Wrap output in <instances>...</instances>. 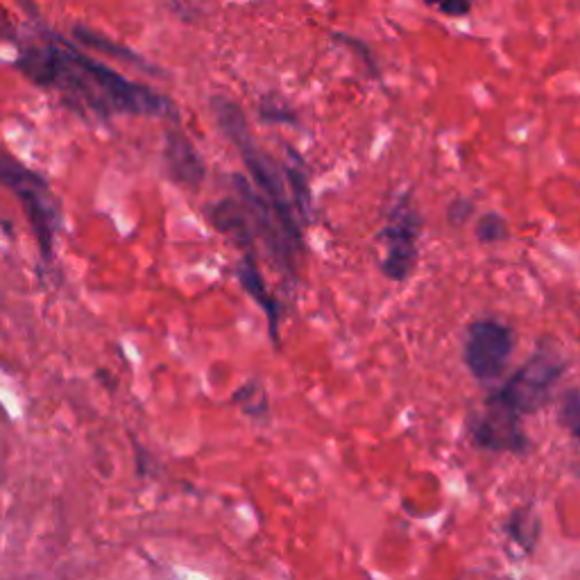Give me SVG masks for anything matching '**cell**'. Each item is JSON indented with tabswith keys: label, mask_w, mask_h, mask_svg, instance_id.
I'll return each instance as SVG.
<instances>
[{
	"label": "cell",
	"mask_w": 580,
	"mask_h": 580,
	"mask_svg": "<svg viewBox=\"0 0 580 580\" xmlns=\"http://www.w3.org/2000/svg\"><path fill=\"white\" fill-rule=\"evenodd\" d=\"M71 34H73V41H78V44L87 46L91 50H98V53H105V55L123 59V62H130L134 66H139V68H143V71H157V68L152 66L148 59H143L139 53H134L132 48L118 44V41H114L112 37H105V34H100L98 30L89 28V25L73 23Z\"/></svg>",
	"instance_id": "12"
},
{
	"label": "cell",
	"mask_w": 580,
	"mask_h": 580,
	"mask_svg": "<svg viewBox=\"0 0 580 580\" xmlns=\"http://www.w3.org/2000/svg\"><path fill=\"white\" fill-rule=\"evenodd\" d=\"M562 372H565V363L556 349L540 347L513 377L492 392V397L519 415L537 413L551 399V390Z\"/></svg>",
	"instance_id": "6"
},
{
	"label": "cell",
	"mask_w": 580,
	"mask_h": 580,
	"mask_svg": "<svg viewBox=\"0 0 580 580\" xmlns=\"http://www.w3.org/2000/svg\"><path fill=\"white\" fill-rule=\"evenodd\" d=\"M232 402L241 408V411L257 422L270 420V399L266 388L259 381H245L234 390Z\"/></svg>",
	"instance_id": "13"
},
{
	"label": "cell",
	"mask_w": 580,
	"mask_h": 580,
	"mask_svg": "<svg viewBox=\"0 0 580 580\" xmlns=\"http://www.w3.org/2000/svg\"><path fill=\"white\" fill-rule=\"evenodd\" d=\"M236 279L247 295L252 297L254 304L261 306L263 315L268 320L270 340L279 347V327L284 318V304H281L272 290H268L266 279L259 268V254H241V261L236 266Z\"/></svg>",
	"instance_id": "10"
},
{
	"label": "cell",
	"mask_w": 580,
	"mask_h": 580,
	"mask_svg": "<svg viewBox=\"0 0 580 580\" xmlns=\"http://www.w3.org/2000/svg\"><path fill=\"white\" fill-rule=\"evenodd\" d=\"M472 213H474V204H472V200H467V198L451 200L449 207H447V218H449L451 225H465L467 220L472 218Z\"/></svg>",
	"instance_id": "19"
},
{
	"label": "cell",
	"mask_w": 580,
	"mask_h": 580,
	"mask_svg": "<svg viewBox=\"0 0 580 580\" xmlns=\"http://www.w3.org/2000/svg\"><path fill=\"white\" fill-rule=\"evenodd\" d=\"M281 166H284L286 184H288L290 198H293L297 216H300L302 225L306 227L311 223V213H313L309 168H306V161L297 155L293 148H286V161Z\"/></svg>",
	"instance_id": "11"
},
{
	"label": "cell",
	"mask_w": 580,
	"mask_h": 580,
	"mask_svg": "<svg viewBox=\"0 0 580 580\" xmlns=\"http://www.w3.org/2000/svg\"><path fill=\"white\" fill-rule=\"evenodd\" d=\"M166 175L184 189L198 191L207 179V164L182 127L170 123L164 132Z\"/></svg>",
	"instance_id": "9"
},
{
	"label": "cell",
	"mask_w": 580,
	"mask_h": 580,
	"mask_svg": "<svg viewBox=\"0 0 580 580\" xmlns=\"http://www.w3.org/2000/svg\"><path fill=\"white\" fill-rule=\"evenodd\" d=\"M467 433L476 447L494 454H524L528 449L522 415L492 395L485 399L481 411L469 417Z\"/></svg>",
	"instance_id": "8"
},
{
	"label": "cell",
	"mask_w": 580,
	"mask_h": 580,
	"mask_svg": "<svg viewBox=\"0 0 580 580\" xmlns=\"http://www.w3.org/2000/svg\"><path fill=\"white\" fill-rule=\"evenodd\" d=\"M0 177H3L5 189H10L14 198L21 202L34 241H37L39 247L41 263L50 266L55 261L57 232L59 225H62V202L57 200L53 186L48 184L44 175L34 173L32 168L10 155L3 157Z\"/></svg>",
	"instance_id": "3"
},
{
	"label": "cell",
	"mask_w": 580,
	"mask_h": 580,
	"mask_svg": "<svg viewBox=\"0 0 580 580\" xmlns=\"http://www.w3.org/2000/svg\"><path fill=\"white\" fill-rule=\"evenodd\" d=\"M334 41H338V44H343L347 48H352L354 53L363 59L365 66H368L370 75H377L379 73L377 59L372 57V50L368 48V44H365V41H361L358 37H352V34H343V32H334Z\"/></svg>",
	"instance_id": "18"
},
{
	"label": "cell",
	"mask_w": 580,
	"mask_h": 580,
	"mask_svg": "<svg viewBox=\"0 0 580 580\" xmlns=\"http://www.w3.org/2000/svg\"><path fill=\"white\" fill-rule=\"evenodd\" d=\"M209 105L220 132L227 136L229 143H232L238 155H241L243 166L247 170V179H250L254 189L272 204V209L277 211L288 238L304 252L306 250L304 225L300 216H297L293 198H290L284 166H279L268 152H263L259 148V143L250 130V123H247V116L238 102L218 93V96H211Z\"/></svg>",
	"instance_id": "2"
},
{
	"label": "cell",
	"mask_w": 580,
	"mask_h": 580,
	"mask_svg": "<svg viewBox=\"0 0 580 580\" xmlns=\"http://www.w3.org/2000/svg\"><path fill=\"white\" fill-rule=\"evenodd\" d=\"M506 531L510 535V540L517 542L524 551H531L537 542V535H540V519H537L531 510L519 508L508 517Z\"/></svg>",
	"instance_id": "14"
},
{
	"label": "cell",
	"mask_w": 580,
	"mask_h": 580,
	"mask_svg": "<svg viewBox=\"0 0 580 580\" xmlns=\"http://www.w3.org/2000/svg\"><path fill=\"white\" fill-rule=\"evenodd\" d=\"M515 352V331L499 320H474L465 331L463 361L476 381H497Z\"/></svg>",
	"instance_id": "7"
},
{
	"label": "cell",
	"mask_w": 580,
	"mask_h": 580,
	"mask_svg": "<svg viewBox=\"0 0 580 580\" xmlns=\"http://www.w3.org/2000/svg\"><path fill=\"white\" fill-rule=\"evenodd\" d=\"M257 114L263 123L270 125H300V118H297V112L288 102L279 100L277 96H263L259 100Z\"/></svg>",
	"instance_id": "15"
},
{
	"label": "cell",
	"mask_w": 580,
	"mask_h": 580,
	"mask_svg": "<svg viewBox=\"0 0 580 580\" xmlns=\"http://www.w3.org/2000/svg\"><path fill=\"white\" fill-rule=\"evenodd\" d=\"M476 238L481 243H499L508 238V223L506 218L499 216V213H483V216L476 220Z\"/></svg>",
	"instance_id": "16"
},
{
	"label": "cell",
	"mask_w": 580,
	"mask_h": 580,
	"mask_svg": "<svg viewBox=\"0 0 580 580\" xmlns=\"http://www.w3.org/2000/svg\"><path fill=\"white\" fill-rule=\"evenodd\" d=\"M560 420L571 431V435H576L580 440V392H567L565 399H562Z\"/></svg>",
	"instance_id": "17"
},
{
	"label": "cell",
	"mask_w": 580,
	"mask_h": 580,
	"mask_svg": "<svg viewBox=\"0 0 580 580\" xmlns=\"http://www.w3.org/2000/svg\"><path fill=\"white\" fill-rule=\"evenodd\" d=\"M435 10L440 14L449 16V19H460V16H467L472 12V5L469 3H438L435 5Z\"/></svg>",
	"instance_id": "20"
},
{
	"label": "cell",
	"mask_w": 580,
	"mask_h": 580,
	"mask_svg": "<svg viewBox=\"0 0 580 580\" xmlns=\"http://www.w3.org/2000/svg\"><path fill=\"white\" fill-rule=\"evenodd\" d=\"M232 189L234 195L243 200L247 213H250L254 234H257L259 243L266 250L272 266L279 270V275L284 277L288 284H295L300 277V261L304 252L290 241L284 225L277 216V211L272 209V204L263 198V195L254 189V184L245 175H232Z\"/></svg>",
	"instance_id": "5"
},
{
	"label": "cell",
	"mask_w": 580,
	"mask_h": 580,
	"mask_svg": "<svg viewBox=\"0 0 580 580\" xmlns=\"http://www.w3.org/2000/svg\"><path fill=\"white\" fill-rule=\"evenodd\" d=\"M12 66L34 87L55 93L62 105L82 118L112 121L116 116H141L179 123V109L168 96L125 78L50 28H39L28 41H16Z\"/></svg>",
	"instance_id": "1"
},
{
	"label": "cell",
	"mask_w": 580,
	"mask_h": 580,
	"mask_svg": "<svg viewBox=\"0 0 580 580\" xmlns=\"http://www.w3.org/2000/svg\"><path fill=\"white\" fill-rule=\"evenodd\" d=\"M424 218L413 200L411 191L399 193L386 213V223L379 232L383 257L379 261L381 275L395 284L411 279L420 259V236Z\"/></svg>",
	"instance_id": "4"
}]
</instances>
